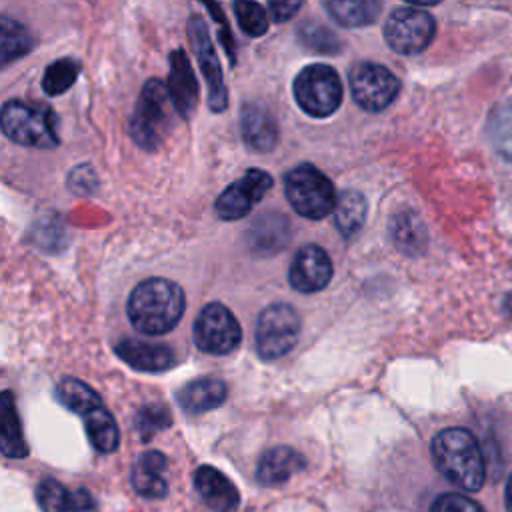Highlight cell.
Listing matches in <instances>:
<instances>
[{"instance_id": "obj_1", "label": "cell", "mask_w": 512, "mask_h": 512, "mask_svg": "<svg viewBox=\"0 0 512 512\" xmlns=\"http://www.w3.org/2000/svg\"><path fill=\"white\" fill-rule=\"evenodd\" d=\"M186 308L182 288L166 278H148L128 296L126 314L130 324L146 336L170 332Z\"/></svg>"}, {"instance_id": "obj_2", "label": "cell", "mask_w": 512, "mask_h": 512, "mask_svg": "<svg viewBox=\"0 0 512 512\" xmlns=\"http://www.w3.org/2000/svg\"><path fill=\"white\" fill-rule=\"evenodd\" d=\"M438 472L464 492H478L486 480V462L476 436L466 428H444L430 444Z\"/></svg>"}, {"instance_id": "obj_3", "label": "cell", "mask_w": 512, "mask_h": 512, "mask_svg": "<svg viewBox=\"0 0 512 512\" xmlns=\"http://www.w3.org/2000/svg\"><path fill=\"white\" fill-rule=\"evenodd\" d=\"M176 106L170 96L168 84L158 78H150L138 96L134 112L130 116V136L144 150H156L174 126Z\"/></svg>"}, {"instance_id": "obj_4", "label": "cell", "mask_w": 512, "mask_h": 512, "mask_svg": "<svg viewBox=\"0 0 512 512\" xmlns=\"http://www.w3.org/2000/svg\"><path fill=\"white\" fill-rule=\"evenodd\" d=\"M0 124L4 134L22 146L54 148L60 142L56 132V114L52 108L42 104L6 100L0 112Z\"/></svg>"}, {"instance_id": "obj_5", "label": "cell", "mask_w": 512, "mask_h": 512, "mask_svg": "<svg viewBox=\"0 0 512 512\" xmlns=\"http://www.w3.org/2000/svg\"><path fill=\"white\" fill-rule=\"evenodd\" d=\"M284 194L290 206L310 220L328 216L338 202L330 178L312 164H300L284 176Z\"/></svg>"}, {"instance_id": "obj_6", "label": "cell", "mask_w": 512, "mask_h": 512, "mask_svg": "<svg viewBox=\"0 0 512 512\" xmlns=\"http://www.w3.org/2000/svg\"><path fill=\"white\" fill-rule=\"evenodd\" d=\"M298 106L314 116L326 118L342 102V84L338 72L328 64H310L302 68L292 84Z\"/></svg>"}, {"instance_id": "obj_7", "label": "cell", "mask_w": 512, "mask_h": 512, "mask_svg": "<svg viewBox=\"0 0 512 512\" xmlns=\"http://www.w3.org/2000/svg\"><path fill=\"white\" fill-rule=\"evenodd\" d=\"M300 336V316L284 302L266 306L254 328V346L262 360H276L288 354Z\"/></svg>"}, {"instance_id": "obj_8", "label": "cell", "mask_w": 512, "mask_h": 512, "mask_svg": "<svg viewBox=\"0 0 512 512\" xmlns=\"http://www.w3.org/2000/svg\"><path fill=\"white\" fill-rule=\"evenodd\" d=\"M194 342L206 354H230L242 340V328L234 314L220 302L206 304L194 320Z\"/></svg>"}, {"instance_id": "obj_9", "label": "cell", "mask_w": 512, "mask_h": 512, "mask_svg": "<svg viewBox=\"0 0 512 512\" xmlns=\"http://www.w3.org/2000/svg\"><path fill=\"white\" fill-rule=\"evenodd\" d=\"M434 32V18L416 6H402L392 10L384 24V38L388 46L394 52L406 56L422 52L432 42Z\"/></svg>"}, {"instance_id": "obj_10", "label": "cell", "mask_w": 512, "mask_h": 512, "mask_svg": "<svg viewBox=\"0 0 512 512\" xmlns=\"http://www.w3.org/2000/svg\"><path fill=\"white\" fill-rule=\"evenodd\" d=\"M350 90L360 108L380 112L396 100L400 80L382 64L358 62L350 70Z\"/></svg>"}, {"instance_id": "obj_11", "label": "cell", "mask_w": 512, "mask_h": 512, "mask_svg": "<svg viewBox=\"0 0 512 512\" xmlns=\"http://www.w3.org/2000/svg\"><path fill=\"white\" fill-rule=\"evenodd\" d=\"M188 38L192 42L196 60L200 64L202 76L208 86V106L212 112H222L228 106V90L224 86V76H222L216 50L208 36V26L200 16H190Z\"/></svg>"}, {"instance_id": "obj_12", "label": "cell", "mask_w": 512, "mask_h": 512, "mask_svg": "<svg viewBox=\"0 0 512 512\" xmlns=\"http://www.w3.org/2000/svg\"><path fill=\"white\" fill-rule=\"evenodd\" d=\"M272 186V176L266 170L250 168L244 176L232 182L228 188L220 192L216 198V214L222 220H240L244 218L256 202L264 198V194Z\"/></svg>"}, {"instance_id": "obj_13", "label": "cell", "mask_w": 512, "mask_h": 512, "mask_svg": "<svg viewBox=\"0 0 512 512\" xmlns=\"http://www.w3.org/2000/svg\"><path fill=\"white\" fill-rule=\"evenodd\" d=\"M332 278V260L328 252L316 244L302 246L292 258L288 282L296 292L314 294L328 286Z\"/></svg>"}, {"instance_id": "obj_14", "label": "cell", "mask_w": 512, "mask_h": 512, "mask_svg": "<svg viewBox=\"0 0 512 512\" xmlns=\"http://www.w3.org/2000/svg\"><path fill=\"white\" fill-rule=\"evenodd\" d=\"M36 502L42 512H98V502L86 488L70 490L54 478L38 482Z\"/></svg>"}, {"instance_id": "obj_15", "label": "cell", "mask_w": 512, "mask_h": 512, "mask_svg": "<svg viewBox=\"0 0 512 512\" xmlns=\"http://www.w3.org/2000/svg\"><path fill=\"white\" fill-rule=\"evenodd\" d=\"M114 352L128 366L142 372H164L174 366L172 348L158 342H146L140 338H122L114 344Z\"/></svg>"}, {"instance_id": "obj_16", "label": "cell", "mask_w": 512, "mask_h": 512, "mask_svg": "<svg viewBox=\"0 0 512 512\" xmlns=\"http://www.w3.org/2000/svg\"><path fill=\"white\" fill-rule=\"evenodd\" d=\"M194 488L212 512H234L240 502L236 486L214 466H200L194 472Z\"/></svg>"}, {"instance_id": "obj_17", "label": "cell", "mask_w": 512, "mask_h": 512, "mask_svg": "<svg viewBox=\"0 0 512 512\" xmlns=\"http://www.w3.org/2000/svg\"><path fill=\"white\" fill-rule=\"evenodd\" d=\"M168 90L174 106L182 118H190L198 104V82L192 72L190 60L182 50L170 52V76Z\"/></svg>"}, {"instance_id": "obj_18", "label": "cell", "mask_w": 512, "mask_h": 512, "mask_svg": "<svg viewBox=\"0 0 512 512\" xmlns=\"http://www.w3.org/2000/svg\"><path fill=\"white\" fill-rule=\"evenodd\" d=\"M168 460L158 450H148L140 454V458L134 462L130 472V482L136 494L144 498H164L168 494V482L164 478Z\"/></svg>"}, {"instance_id": "obj_19", "label": "cell", "mask_w": 512, "mask_h": 512, "mask_svg": "<svg viewBox=\"0 0 512 512\" xmlns=\"http://www.w3.org/2000/svg\"><path fill=\"white\" fill-rule=\"evenodd\" d=\"M304 466L306 460L300 452L290 446H274L260 456L256 464V480L262 486H278L288 482Z\"/></svg>"}, {"instance_id": "obj_20", "label": "cell", "mask_w": 512, "mask_h": 512, "mask_svg": "<svg viewBox=\"0 0 512 512\" xmlns=\"http://www.w3.org/2000/svg\"><path fill=\"white\" fill-rule=\"evenodd\" d=\"M240 134L248 148L268 152L278 142V126L274 116L260 104H246L240 114Z\"/></svg>"}, {"instance_id": "obj_21", "label": "cell", "mask_w": 512, "mask_h": 512, "mask_svg": "<svg viewBox=\"0 0 512 512\" xmlns=\"http://www.w3.org/2000/svg\"><path fill=\"white\" fill-rule=\"evenodd\" d=\"M228 388L218 378H196L186 382L178 392L176 400L186 414H204L218 408L226 400Z\"/></svg>"}, {"instance_id": "obj_22", "label": "cell", "mask_w": 512, "mask_h": 512, "mask_svg": "<svg viewBox=\"0 0 512 512\" xmlns=\"http://www.w3.org/2000/svg\"><path fill=\"white\" fill-rule=\"evenodd\" d=\"M82 420H84L86 436L98 452L108 454L118 448V444H120L118 424L102 402L96 404L94 408H90L88 412H84Z\"/></svg>"}, {"instance_id": "obj_23", "label": "cell", "mask_w": 512, "mask_h": 512, "mask_svg": "<svg viewBox=\"0 0 512 512\" xmlns=\"http://www.w3.org/2000/svg\"><path fill=\"white\" fill-rule=\"evenodd\" d=\"M0 446L4 456L8 458H24L28 454V446L22 434V424L16 412V404L10 390L2 392L0 400Z\"/></svg>"}, {"instance_id": "obj_24", "label": "cell", "mask_w": 512, "mask_h": 512, "mask_svg": "<svg viewBox=\"0 0 512 512\" xmlns=\"http://www.w3.org/2000/svg\"><path fill=\"white\" fill-rule=\"evenodd\" d=\"M328 14L346 28L372 24L380 14V2L374 0H328L324 2Z\"/></svg>"}, {"instance_id": "obj_25", "label": "cell", "mask_w": 512, "mask_h": 512, "mask_svg": "<svg viewBox=\"0 0 512 512\" xmlns=\"http://www.w3.org/2000/svg\"><path fill=\"white\" fill-rule=\"evenodd\" d=\"M366 200L356 190H344L338 194V202L334 208V224L344 238H352L358 234L366 220Z\"/></svg>"}, {"instance_id": "obj_26", "label": "cell", "mask_w": 512, "mask_h": 512, "mask_svg": "<svg viewBox=\"0 0 512 512\" xmlns=\"http://www.w3.org/2000/svg\"><path fill=\"white\" fill-rule=\"evenodd\" d=\"M34 46V38L30 32L10 16L0 18V60L2 64H10L26 56Z\"/></svg>"}, {"instance_id": "obj_27", "label": "cell", "mask_w": 512, "mask_h": 512, "mask_svg": "<svg viewBox=\"0 0 512 512\" xmlns=\"http://www.w3.org/2000/svg\"><path fill=\"white\" fill-rule=\"evenodd\" d=\"M56 398L60 400V404H64L68 410L80 416L102 402L100 396L86 382L78 378L60 380L56 386Z\"/></svg>"}, {"instance_id": "obj_28", "label": "cell", "mask_w": 512, "mask_h": 512, "mask_svg": "<svg viewBox=\"0 0 512 512\" xmlns=\"http://www.w3.org/2000/svg\"><path fill=\"white\" fill-rule=\"evenodd\" d=\"M488 134L494 150L512 162V102L500 104L488 118Z\"/></svg>"}, {"instance_id": "obj_29", "label": "cell", "mask_w": 512, "mask_h": 512, "mask_svg": "<svg viewBox=\"0 0 512 512\" xmlns=\"http://www.w3.org/2000/svg\"><path fill=\"white\" fill-rule=\"evenodd\" d=\"M286 220L276 214H266L252 226L250 242L256 250H278L286 242Z\"/></svg>"}, {"instance_id": "obj_30", "label": "cell", "mask_w": 512, "mask_h": 512, "mask_svg": "<svg viewBox=\"0 0 512 512\" xmlns=\"http://www.w3.org/2000/svg\"><path fill=\"white\" fill-rule=\"evenodd\" d=\"M78 74H80V64L74 58H60L44 70L42 90L48 96H60L76 82Z\"/></svg>"}, {"instance_id": "obj_31", "label": "cell", "mask_w": 512, "mask_h": 512, "mask_svg": "<svg viewBox=\"0 0 512 512\" xmlns=\"http://www.w3.org/2000/svg\"><path fill=\"white\" fill-rule=\"evenodd\" d=\"M298 40L312 52H322V54H336L340 52V46H342L338 36H334L326 26H320L316 22L302 24L298 28Z\"/></svg>"}, {"instance_id": "obj_32", "label": "cell", "mask_w": 512, "mask_h": 512, "mask_svg": "<svg viewBox=\"0 0 512 512\" xmlns=\"http://www.w3.org/2000/svg\"><path fill=\"white\" fill-rule=\"evenodd\" d=\"M392 236H394V242L400 250L404 252H416V244H422L424 242V230H422V224L420 220L410 214V212H404V214H398L394 218V224H392Z\"/></svg>"}, {"instance_id": "obj_33", "label": "cell", "mask_w": 512, "mask_h": 512, "mask_svg": "<svg viewBox=\"0 0 512 512\" xmlns=\"http://www.w3.org/2000/svg\"><path fill=\"white\" fill-rule=\"evenodd\" d=\"M234 14L246 36H262L268 30V14L256 2H236Z\"/></svg>"}, {"instance_id": "obj_34", "label": "cell", "mask_w": 512, "mask_h": 512, "mask_svg": "<svg viewBox=\"0 0 512 512\" xmlns=\"http://www.w3.org/2000/svg\"><path fill=\"white\" fill-rule=\"evenodd\" d=\"M170 422H172V420H170V412H168L164 406L150 404V406H144V408L138 412L136 428H138L142 440H150L154 432H158V430H162V428H168Z\"/></svg>"}, {"instance_id": "obj_35", "label": "cell", "mask_w": 512, "mask_h": 512, "mask_svg": "<svg viewBox=\"0 0 512 512\" xmlns=\"http://www.w3.org/2000/svg\"><path fill=\"white\" fill-rule=\"evenodd\" d=\"M430 512H484V510L464 494L446 492L432 502Z\"/></svg>"}, {"instance_id": "obj_36", "label": "cell", "mask_w": 512, "mask_h": 512, "mask_svg": "<svg viewBox=\"0 0 512 512\" xmlns=\"http://www.w3.org/2000/svg\"><path fill=\"white\" fill-rule=\"evenodd\" d=\"M300 8H302V2H270L268 4V10L274 22H286Z\"/></svg>"}, {"instance_id": "obj_37", "label": "cell", "mask_w": 512, "mask_h": 512, "mask_svg": "<svg viewBox=\"0 0 512 512\" xmlns=\"http://www.w3.org/2000/svg\"><path fill=\"white\" fill-rule=\"evenodd\" d=\"M504 500H506V510L512 512V474L508 478V484H506V494H504Z\"/></svg>"}]
</instances>
